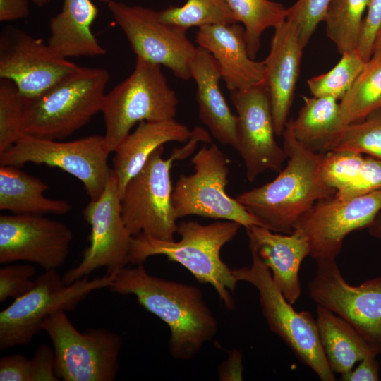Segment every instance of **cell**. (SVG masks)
<instances>
[{
  "mask_svg": "<svg viewBox=\"0 0 381 381\" xmlns=\"http://www.w3.org/2000/svg\"><path fill=\"white\" fill-rule=\"evenodd\" d=\"M108 289L132 294L169 328V352L176 359L193 358L216 335L218 322L200 289L150 274L143 264L114 274Z\"/></svg>",
  "mask_w": 381,
  "mask_h": 381,
  "instance_id": "cell-1",
  "label": "cell"
},
{
  "mask_svg": "<svg viewBox=\"0 0 381 381\" xmlns=\"http://www.w3.org/2000/svg\"><path fill=\"white\" fill-rule=\"evenodd\" d=\"M287 164L272 181L238 195L236 200L272 231L291 234L296 222L318 200L336 190L321 175L323 153L299 143L286 123L282 133Z\"/></svg>",
  "mask_w": 381,
  "mask_h": 381,
  "instance_id": "cell-2",
  "label": "cell"
},
{
  "mask_svg": "<svg viewBox=\"0 0 381 381\" xmlns=\"http://www.w3.org/2000/svg\"><path fill=\"white\" fill-rule=\"evenodd\" d=\"M242 226L233 221L202 224L196 221L178 223L179 241L155 238L143 234L133 236L129 263L143 264L154 255H164L188 270L200 282L210 284L224 306L231 310L236 306L232 294L238 282L232 269L220 257L223 246L231 241Z\"/></svg>",
  "mask_w": 381,
  "mask_h": 381,
  "instance_id": "cell-3",
  "label": "cell"
},
{
  "mask_svg": "<svg viewBox=\"0 0 381 381\" xmlns=\"http://www.w3.org/2000/svg\"><path fill=\"white\" fill-rule=\"evenodd\" d=\"M199 142L211 143L212 140L205 129L197 126L186 143L175 147L169 158H163L164 145L157 147L128 181L121 198V213L133 236L143 234L162 240H175L178 218L172 205L170 170L174 161L190 155Z\"/></svg>",
  "mask_w": 381,
  "mask_h": 381,
  "instance_id": "cell-4",
  "label": "cell"
},
{
  "mask_svg": "<svg viewBox=\"0 0 381 381\" xmlns=\"http://www.w3.org/2000/svg\"><path fill=\"white\" fill-rule=\"evenodd\" d=\"M109 79L105 68L78 66L41 95L25 98L23 133L56 140L71 135L101 112Z\"/></svg>",
  "mask_w": 381,
  "mask_h": 381,
  "instance_id": "cell-5",
  "label": "cell"
},
{
  "mask_svg": "<svg viewBox=\"0 0 381 381\" xmlns=\"http://www.w3.org/2000/svg\"><path fill=\"white\" fill-rule=\"evenodd\" d=\"M178 103L161 66L137 58L131 74L104 96L101 112L107 152H114L136 123L174 119Z\"/></svg>",
  "mask_w": 381,
  "mask_h": 381,
  "instance_id": "cell-6",
  "label": "cell"
},
{
  "mask_svg": "<svg viewBox=\"0 0 381 381\" xmlns=\"http://www.w3.org/2000/svg\"><path fill=\"white\" fill-rule=\"evenodd\" d=\"M249 267L232 269L236 280L252 284L258 291L262 315L270 329L322 381L336 380L323 351L315 319L308 311L295 310L274 284L271 272L257 252L250 249Z\"/></svg>",
  "mask_w": 381,
  "mask_h": 381,
  "instance_id": "cell-7",
  "label": "cell"
},
{
  "mask_svg": "<svg viewBox=\"0 0 381 381\" xmlns=\"http://www.w3.org/2000/svg\"><path fill=\"white\" fill-rule=\"evenodd\" d=\"M114 274L66 284L56 270L35 279L33 286L0 312V350L28 344L44 322L59 310H73L94 291L108 288Z\"/></svg>",
  "mask_w": 381,
  "mask_h": 381,
  "instance_id": "cell-8",
  "label": "cell"
},
{
  "mask_svg": "<svg viewBox=\"0 0 381 381\" xmlns=\"http://www.w3.org/2000/svg\"><path fill=\"white\" fill-rule=\"evenodd\" d=\"M42 330L49 336L55 356L54 371L64 381H113L119 370L122 339L106 328L79 332L59 310L47 319Z\"/></svg>",
  "mask_w": 381,
  "mask_h": 381,
  "instance_id": "cell-9",
  "label": "cell"
},
{
  "mask_svg": "<svg viewBox=\"0 0 381 381\" xmlns=\"http://www.w3.org/2000/svg\"><path fill=\"white\" fill-rule=\"evenodd\" d=\"M194 172L181 174L172 191L176 217L197 215L233 221L247 228L260 222L226 192L229 159L217 146L203 145L191 159Z\"/></svg>",
  "mask_w": 381,
  "mask_h": 381,
  "instance_id": "cell-10",
  "label": "cell"
},
{
  "mask_svg": "<svg viewBox=\"0 0 381 381\" xmlns=\"http://www.w3.org/2000/svg\"><path fill=\"white\" fill-rule=\"evenodd\" d=\"M104 136L90 135L71 141L47 140L23 134L0 153L1 165L26 163L59 168L83 183L91 200L99 198L111 173Z\"/></svg>",
  "mask_w": 381,
  "mask_h": 381,
  "instance_id": "cell-11",
  "label": "cell"
},
{
  "mask_svg": "<svg viewBox=\"0 0 381 381\" xmlns=\"http://www.w3.org/2000/svg\"><path fill=\"white\" fill-rule=\"evenodd\" d=\"M83 217L91 228L90 244L79 264L62 276L66 284L88 277L101 267H106L108 274H115L129 263L133 236L121 217L119 181L113 169L100 196L90 200Z\"/></svg>",
  "mask_w": 381,
  "mask_h": 381,
  "instance_id": "cell-12",
  "label": "cell"
},
{
  "mask_svg": "<svg viewBox=\"0 0 381 381\" xmlns=\"http://www.w3.org/2000/svg\"><path fill=\"white\" fill-rule=\"evenodd\" d=\"M108 8L137 58L164 66L183 80L191 78L190 63L197 47L186 31L160 20L158 11L111 1Z\"/></svg>",
  "mask_w": 381,
  "mask_h": 381,
  "instance_id": "cell-13",
  "label": "cell"
},
{
  "mask_svg": "<svg viewBox=\"0 0 381 381\" xmlns=\"http://www.w3.org/2000/svg\"><path fill=\"white\" fill-rule=\"evenodd\" d=\"M308 283L311 298L349 323L381 353V276L349 284L335 259L320 260Z\"/></svg>",
  "mask_w": 381,
  "mask_h": 381,
  "instance_id": "cell-14",
  "label": "cell"
},
{
  "mask_svg": "<svg viewBox=\"0 0 381 381\" xmlns=\"http://www.w3.org/2000/svg\"><path fill=\"white\" fill-rule=\"evenodd\" d=\"M381 210V189L349 199L334 195L317 201L295 224L316 261L336 259L351 232L367 228Z\"/></svg>",
  "mask_w": 381,
  "mask_h": 381,
  "instance_id": "cell-15",
  "label": "cell"
},
{
  "mask_svg": "<svg viewBox=\"0 0 381 381\" xmlns=\"http://www.w3.org/2000/svg\"><path fill=\"white\" fill-rule=\"evenodd\" d=\"M78 66L48 43L8 25L0 34V79L12 81L26 99L45 92Z\"/></svg>",
  "mask_w": 381,
  "mask_h": 381,
  "instance_id": "cell-16",
  "label": "cell"
},
{
  "mask_svg": "<svg viewBox=\"0 0 381 381\" xmlns=\"http://www.w3.org/2000/svg\"><path fill=\"white\" fill-rule=\"evenodd\" d=\"M73 238L66 224L42 214L0 216V263L25 261L44 271L65 262Z\"/></svg>",
  "mask_w": 381,
  "mask_h": 381,
  "instance_id": "cell-17",
  "label": "cell"
},
{
  "mask_svg": "<svg viewBox=\"0 0 381 381\" xmlns=\"http://www.w3.org/2000/svg\"><path fill=\"white\" fill-rule=\"evenodd\" d=\"M237 112L238 142L236 150L253 182L267 170L279 172L286 154L275 140V130L268 90L265 83L248 89L230 91Z\"/></svg>",
  "mask_w": 381,
  "mask_h": 381,
  "instance_id": "cell-18",
  "label": "cell"
},
{
  "mask_svg": "<svg viewBox=\"0 0 381 381\" xmlns=\"http://www.w3.org/2000/svg\"><path fill=\"white\" fill-rule=\"evenodd\" d=\"M303 49L294 21L286 19L274 28L270 52L263 62L264 83L270 96L276 135H282L288 122Z\"/></svg>",
  "mask_w": 381,
  "mask_h": 381,
  "instance_id": "cell-19",
  "label": "cell"
},
{
  "mask_svg": "<svg viewBox=\"0 0 381 381\" xmlns=\"http://www.w3.org/2000/svg\"><path fill=\"white\" fill-rule=\"evenodd\" d=\"M195 40L198 47L214 56L230 91L246 90L264 83V62L250 57L243 25H205L199 28Z\"/></svg>",
  "mask_w": 381,
  "mask_h": 381,
  "instance_id": "cell-20",
  "label": "cell"
},
{
  "mask_svg": "<svg viewBox=\"0 0 381 381\" xmlns=\"http://www.w3.org/2000/svg\"><path fill=\"white\" fill-rule=\"evenodd\" d=\"M249 248L255 250L270 269L272 279L292 305L300 298L299 270L310 255L307 240L298 231L284 234L263 226L246 228Z\"/></svg>",
  "mask_w": 381,
  "mask_h": 381,
  "instance_id": "cell-21",
  "label": "cell"
},
{
  "mask_svg": "<svg viewBox=\"0 0 381 381\" xmlns=\"http://www.w3.org/2000/svg\"><path fill=\"white\" fill-rule=\"evenodd\" d=\"M197 86L196 101L199 119L221 144L238 147V118L231 111L221 91L219 67L214 56L198 47L190 66Z\"/></svg>",
  "mask_w": 381,
  "mask_h": 381,
  "instance_id": "cell-22",
  "label": "cell"
},
{
  "mask_svg": "<svg viewBox=\"0 0 381 381\" xmlns=\"http://www.w3.org/2000/svg\"><path fill=\"white\" fill-rule=\"evenodd\" d=\"M193 134V129L174 119L140 122L114 152L112 169L118 178L121 198L128 181L157 147L168 142H187Z\"/></svg>",
  "mask_w": 381,
  "mask_h": 381,
  "instance_id": "cell-23",
  "label": "cell"
},
{
  "mask_svg": "<svg viewBox=\"0 0 381 381\" xmlns=\"http://www.w3.org/2000/svg\"><path fill=\"white\" fill-rule=\"evenodd\" d=\"M97 15L91 0H64L61 11L49 20V46L67 59L105 54L91 29Z\"/></svg>",
  "mask_w": 381,
  "mask_h": 381,
  "instance_id": "cell-24",
  "label": "cell"
},
{
  "mask_svg": "<svg viewBox=\"0 0 381 381\" xmlns=\"http://www.w3.org/2000/svg\"><path fill=\"white\" fill-rule=\"evenodd\" d=\"M48 184L23 171L19 167H0V210L13 214H65L71 205L45 196Z\"/></svg>",
  "mask_w": 381,
  "mask_h": 381,
  "instance_id": "cell-25",
  "label": "cell"
},
{
  "mask_svg": "<svg viewBox=\"0 0 381 381\" xmlns=\"http://www.w3.org/2000/svg\"><path fill=\"white\" fill-rule=\"evenodd\" d=\"M315 321L323 351L334 373H346L366 356L379 354L349 323L328 309L318 306Z\"/></svg>",
  "mask_w": 381,
  "mask_h": 381,
  "instance_id": "cell-26",
  "label": "cell"
},
{
  "mask_svg": "<svg viewBox=\"0 0 381 381\" xmlns=\"http://www.w3.org/2000/svg\"><path fill=\"white\" fill-rule=\"evenodd\" d=\"M303 98V104L297 117L286 123L303 146L325 153L345 126L341 119L339 103L329 97Z\"/></svg>",
  "mask_w": 381,
  "mask_h": 381,
  "instance_id": "cell-27",
  "label": "cell"
},
{
  "mask_svg": "<svg viewBox=\"0 0 381 381\" xmlns=\"http://www.w3.org/2000/svg\"><path fill=\"white\" fill-rule=\"evenodd\" d=\"M339 108L345 126L362 121L381 108V47L365 61L353 86L340 100Z\"/></svg>",
  "mask_w": 381,
  "mask_h": 381,
  "instance_id": "cell-28",
  "label": "cell"
},
{
  "mask_svg": "<svg viewBox=\"0 0 381 381\" xmlns=\"http://www.w3.org/2000/svg\"><path fill=\"white\" fill-rule=\"evenodd\" d=\"M237 22L244 28L250 57L255 59L260 47L262 32L284 23L288 8L272 0H225Z\"/></svg>",
  "mask_w": 381,
  "mask_h": 381,
  "instance_id": "cell-29",
  "label": "cell"
},
{
  "mask_svg": "<svg viewBox=\"0 0 381 381\" xmlns=\"http://www.w3.org/2000/svg\"><path fill=\"white\" fill-rule=\"evenodd\" d=\"M370 0H332L324 19L327 37L342 54L356 49Z\"/></svg>",
  "mask_w": 381,
  "mask_h": 381,
  "instance_id": "cell-30",
  "label": "cell"
},
{
  "mask_svg": "<svg viewBox=\"0 0 381 381\" xmlns=\"http://www.w3.org/2000/svg\"><path fill=\"white\" fill-rule=\"evenodd\" d=\"M161 20L185 30L192 27L238 23L225 0H187L158 11Z\"/></svg>",
  "mask_w": 381,
  "mask_h": 381,
  "instance_id": "cell-31",
  "label": "cell"
},
{
  "mask_svg": "<svg viewBox=\"0 0 381 381\" xmlns=\"http://www.w3.org/2000/svg\"><path fill=\"white\" fill-rule=\"evenodd\" d=\"M365 63L357 49L346 52L333 68L308 80L309 90L313 97L340 101L353 86Z\"/></svg>",
  "mask_w": 381,
  "mask_h": 381,
  "instance_id": "cell-32",
  "label": "cell"
},
{
  "mask_svg": "<svg viewBox=\"0 0 381 381\" xmlns=\"http://www.w3.org/2000/svg\"><path fill=\"white\" fill-rule=\"evenodd\" d=\"M343 150L367 154L381 160V108L362 121L346 125L327 152Z\"/></svg>",
  "mask_w": 381,
  "mask_h": 381,
  "instance_id": "cell-33",
  "label": "cell"
},
{
  "mask_svg": "<svg viewBox=\"0 0 381 381\" xmlns=\"http://www.w3.org/2000/svg\"><path fill=\"white\" fill-rule=\"evenodd\" d=\"M25 99L11 80L0 79V153L24 134L23 120Z\"/></svg>",
  "mask_w": 381,
  "mask_h": 381,
  "instance_id": "cell-34",
  "label": "cell"
},
{
  "mask_svg": "<svg viewBox=\"0 0 381 381\" xmlns=\"http://www.w3.org/2000/svg\"><path fill=\"white\" fill-rule=\"evenodd\" d=\"M364 157L351 150H331L323 153L321 162L322 179L336 192L351 185L356 179Z\"/></svg>",
  "mask_w": 381,
  "mask_h": 381,
  "instance_id": "cell-35",
  "label": "cell"
},
{
  "mask_svg": "<svg viewBox=\"0 0 381 381\" xmlns=\"http://www.w3.org/2000/svg\"><path fill=\"white\" fill-rule=\"evenodd\" d=\"M332 0H298L288 8L286 19L294 21L299 30L303 47L308 43L318 24L324 21Z\"/></svg>",
  "mask_w": 381,
  "mask_h": 381,
  "instance_id": "cell-36",
  "label": "cell"
},
{
  "mask_svg": "<svg viewBox=\"0 0 381 381\" xmlns=\"http://www.w3.org/2000/svg\"><path fill=\"white\" fill-rule=\"evenodd\" d=\"M35 267L30 264H6L0 268V302L16 298L28 292L34 285Z\"/></svg>",
  "mask_w": 381,
  "mask_h": 381,
  "instance_id": "cell-37",
  "label": "cell"
},
{
  "mask_svg": "<svg viewBox=\"0 0 381 381\" xmlns=\"http://www.w3.org/2000/svg\"><path fill=\"white\" fill-rule=\"evenodd\" d=\"M381 189V160L368 155L364 157L355 181L334 196L344 200L370 193Z\"/></svg>",
  "mask_w": 381,
  "mask_h": 381,
  "instance_id": "cell-38",
  "label": "cell"
},
{
  "mask_svg": "<svg viewBox=\"0 0 381 381\" xmlns=\"http://www.w3.org/2000/svg\"><path fill=\"white\" fill-rule=\"evenodd\" d=\"M380 25L381 0H370L363 18L357 48L365 61L369 60L373 54L375 39Z\"/></svg>",
  "mask_w": 381,
  "mask_h": 381,
  "instance_id": "cell-39",
  "label": "cell"
},
{
  "mask_svg": "<svg viewBox=\"0 0 381 381\" xmlns=\"http://www.w3.org/2000/svg\"><path fill=\"white\" fill-rule=\"evenodd\" d=\"M0 381H32L30 359L21 353L0 359Z\"/></svg>",
  "mask_w": 381,
  "mask_h": 381,
  "instance_id": "cell-40",
  "label": "cell"
},
{
  "mask_svg": "<svg viewBox=\"0 0 381 381\" xmlns=\"http://www.w3.org/2000/svg\"><path fill=\"white\" fill-rule=\"evenodd\" d=\"M32 381H57L55 374V356L52 348L42 344L35 350L30 359Z\"/></svg>",
  "mask_w": 381,
  "mask_h": 381,
  "instance_id": "cell-41",
  "label": "cell"
},
{
  "mask_svg": "<svg viewBox=\"0 0 381 381\" xmlns=\"http://www.w3.org/2000/svg\"><path fill=\"white\" fill-rule=\"evenodd\" d=\"M377 355L366 356L359 361L358 365L346 373L342 374L344 381H377L379 380V364Z\"/></svg>",
  "mask_w": 381,
  "mask_h": 381,
  "instance_id": "cell-42",
  "label": "cell"
},
{
  "mask_svg": "<svg viewBox=\"0 0 381 381\" xmlns=\"http://www.w3.org/2000/svg\"><path fill=\"white\" fill-rule=\"evenodd\" d=\"M30 15L28 0H0V21H11Z\"/></svg>",
  "mask_w": 381,
  "mask_h": 381,
  "instance_id": "cell-43",
  "label": "cell"
},
{
  "mask_svg": "<svg viewBox=\"0 0 381 381\" xmlns=\"http://www.w3.org/2000/svg\"><path fill=\"white\" fill-rule=\"evenodd\" d=\"M367 229L371 236L381 239V210L375 217Z\"/></svg>",
  "mask_w": 381,
  "mask_h": 381,
  "instance_id": "cell-44",
  "label": "cell"
},
{
  "mask_svg": "<svg viewBox=\"0 0 381 381\" xmlns=\"http://www.w3.org/2000/svg\"><path fill=\"white\" fill-rule=\"evenodd\" d=\"M381 47V25L376 34L375 42H374V50Z\"/></svg>",
  "mask_w": 381,
  "mask_h": 381,
  "instance_id": "cell-45",
  "label": "cell"
},
{
  "mask_svg": "<svg viewBox=\"0 0 381 381\" xmlns=\"http://www.w3.org/2000/svg\"><path fill=\"white\" fill-rule=\"evenodd\" d=\"M32 1L35 5L40 7H42L45 6L50 1V0H32Z\"/></svg>",
  "mask_w": 381,
  "mask_h": 381,
  "instance_id": "cell-46",
  "label": "cell"
},
{
  "mask_svg": "<svg viewBox=\"0 0 381 381\" xmlns=\"http://www.w3.org/2000/svg\"><path fill=\"white\" fill-rule=\"evenodd\" d=\"M99 1L105 4H109L112 0H99Z\"/></svg>",
  "mask_w": 381,
  "mask_h": 381,
  "instance_id": "cell-47",
  "label": "cell"
}]
</instances>
